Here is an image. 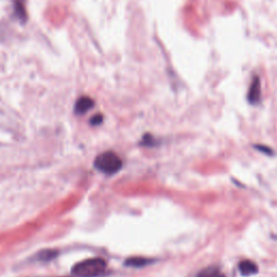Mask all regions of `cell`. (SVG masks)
<instances>
[{
	"instance_id": "6da1fadb",
	"label": "cell",
	"mask_w": 277,
	"mask_h": 277,
	"mask_svg": "<svg viewBox=\"0 0 277 277\" xmlns=\"http://www.w3.org/2000/svg\"><path fill=\"white\" fill-rule=\"evenodd\" d=\"M105 269V260L101 258H92L77 263L73 268V273L81 277H95L102 274Z\"/></svg>"
},
{
	"instance_id": "7a4b0ae2",
	"label": "cell",
	"mask_w": 277,
	"mask_h": 277,
	"mask_svg": "<svg viewBox=\"0 0 277 277\" xmlns=\"http://www.w3.org/2000/svg\"><path fill=\"white\" fill-rule=\"evenodd\" d=\"M94 166L101 172L113 174L119 171L122 167V162L120 157L114 152H105L95 158Z\"/></svg>"
},
{
	"instance_id": "3957f363",
	"label": "cell",
	"mask_w": 277,
	"mask_h": 277,
	"mask_svg": "<svg viewBox=\"0 0 277 277\" xmlns=\"http://www.w3.org/2000/svg\"><path fill=\"white\" fill-rule=\"evenodd\" d=\"M13 11L15 18L21 24L28 22V11H26V0H13Z\"/></svg>"
},
{
	"instance_id": "277c9868",
	"label": "cell",
	"mask_w": 277,
	"mask_h": 277,
	"mask_svg": "<svg viewBox=\"0 0 277 277\" xmlns=\"http://www.w3.org/2000/svg\"><path fill=\"white\" fill-rule=\"evenodd\" d=\"M261 99V83L258 76H254L252 79L251 86L249 88L248 101L251 104H257Z\"/></svg>"
},
{
	"instance_id": "5b68a950",
	"label": "cell",
	"mask_w": 277,
	"mask_h": 277,
	"mask_svg": "<svg viewBox=\"0 0 277 277\" xmlns=\"http://www.w3.org/2000/svg\"><path fill=\"white\" fill-rule=\"evenodd\" d=\"M94 106V101L89 97H82L76 101L75 104V113L77 115L86 114L88 111L91 110Z\"/></svg>"
},
{
	"instance_id": "8992f818",
	"label": "cell",
	"mask_w": 277,
	"mask_h": 277,
	"mask_svg": "<svg viewBox=\"0 0 277 277\" xmlns=\"http://www.w3.org/2000/svg\"><path fill=\"white\" fill-rule=\"evenodd\" d=\"M239 271L245 276L253 275L258 272V265L250 260H245L239 263Z\"/></svg>"
},
{
	"instance_id": "52a82bcc",
	"label": "cell",
	"mask_w": 277,
	"mask_h": 277,
	"mask_svg": "<svg viewBox=\"0 0 277 277\" xmlns=\"http://www.w3.org/2000/svg\"><path fill=\"white\" fill-rule=\"evenodd\" d=\"M153 261L151 259H145L141 257H135V258H129L125 261V265L127 266H133V268H141V266H144L150 264Z\"/></svg>"
},
{
	"instance_id": "ba28073f",
	"label": "cell",
	"mask_w": 277,
	"mask_h": 277,
	"mask_svg": "<svg viewBox=\"0 0 277 277\" xmlns=\"http://www.w3.org/2000/svg\"><path fill=\"white\" fill-rule=\"evenodd\" d=\"M197 277H225V275L217 266H209V268L202 270Z\"/></svg>"
},
{
	"instance_id": "9c48e42d",
	"label": "cell",
	"mask_w": 277,
	"mask_h": 277,
	"mask_svg": "<svg viewBox=\"0 0 277 277\" xmlns=\"http://www.w3.org/2000/svg\"><path fill=\"white\" fill-rule=\"evenodd\" d=\"M57 252L55 250H45V251H41L40 253H38V259L41 261H49L55 259L56 257Z\"/></svg>"
},
{
	"instance_id": "30bf717a",
	"label": "cell",
	"mask_w": 277,
	"mask_h": 277,
	"mask_svg": "<svg viewBox=\"0 0 277 277\" xmlns=\"http://www.w3.org/2000/svg\"><path fill=\"white\" fill-rule=\"evenodd\" d=\"M102 121H103V116L101 114H98L92 117L91 120H90V124L92 126H98L100 124H102Z\"/></svg>"
}]
</instances>
